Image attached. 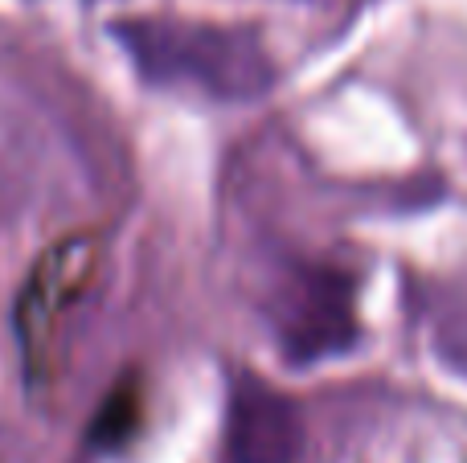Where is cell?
Returning a JSON list of instances; mask_svg holds the SVG:
<instances>
[{"label":"cell","instance_id":"1","mask_svg":"<svg viewBox=\"0 0 467 463\" xmlns=\"http://www.w3.org/2000/svg\"><path fill=\"white\" fill-rule=\"evenodd\" d=\"M111 33L148 82L189 87L226 103H246L271 90V57L250 29L181 16H136L119 21Z\"/></svg>","mask_w":467,"mask_h":463},{"label":"cell","instance_id":"2","mask_svg":"<svg viewBox=\"0 0 467 463\" xmlns=\"http://www.w3.org/2000/svg\"><path fill=\"white\" fill-rule=\"evenodd\" d=\"M275 328L296 361H316L353 345V287L337 271H299L275 300Z\"/></svg>","mask_w":467,"mask_h":463},{"label":"cell","instance_id":"3","mask_svg":"<svg viewBox=\"0 0 467 463\" xmlns=\"http://www.w3.org/2000/svg\"><path fill=\"white\" fill-rule=\"evenodd\" d=\"M95 259H99V242L90 234H78L57 242L33 267L29 283L21 292V304H16V336H21L29 374L46 369V345L54 336V320L62 316L66 304H74V295L95 275Z\"/></svg>","mask_w":467,"mask_h":463},{"label":"cell","instance_id":"4","mask_svg":"<svg viewBox=\"0 0 467 463\" xmlns=\"http://www.w3.org/2000/svg\"><path fill=\"white\" fill-rule=\"evenodd\" d=\"M304 451V423L296 406L266 382L242 374L226 410V463H296Z\"/></svg>","mask_w":467,"mask_h":463},{"label":"cell","instance_id":"5","mask_svg":"<svg viewBox=\"0 0 467 463\" xmlns=\"http://www.w3.org/2000/svg\"><path fill=\"white\" fill-rule=\"evenodd\" d=\"M136 423H140V390L136 386H119L103 402V410H99L95 427H90V439L103 443V448H115V443H123L136 431Z\"/></svg>","mask_w":467,"mask_h":463}]
</instances>
